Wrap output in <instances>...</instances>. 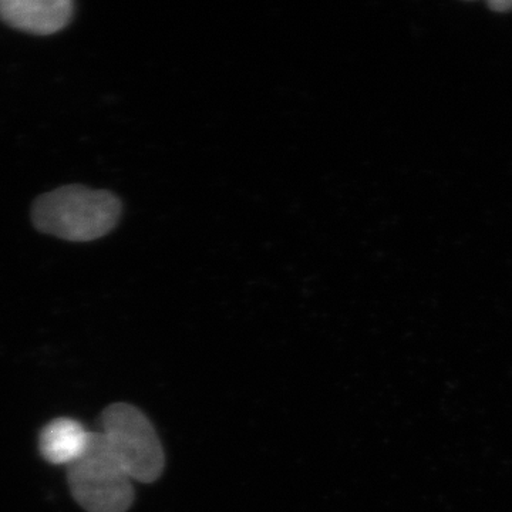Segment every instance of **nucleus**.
Listing matches in <instances>:
<instances>
[{
  "instance_id": "obj_2",
  "label": "nucleus",
  "mask_w": 512,
  "mask_h": 512,
  "mask_svg": "<svg viewBox=\"0 0 512 512\" xmlns=\"http://www.w3.org/2000/svg\"><path fill=\"white\" fill-rule=\"evenodd\" d=\"M99 433L131 480L151 484L163 474L165 456L153 423L133 404L114 403L103 410Z\"/></svg>"
},
{
  "instance_id": "obj_4",
  "label": "nucleus",
  "mask_w": 512,
  "mask_h": 512,
  "mask_svg": "<svg viewBox=\"0 0 512 512\" xmlns=\"http://www.w3.org/2000/svg\"><path fill=\"white\" fill-rule=\"evenodd\" d=\"M72 0H0V20L32 35H55L73 18Z\"/></svg>"
},
{
  "instance_id": "obj_6",
  "label": "nucleus",
  "mask_w": 512,
  "mask_h": 512,
  "mask_svg": "<svg viewBox=\"0 0 512 512\" xmlns=\"http://www.w3.org/2000/svg\"><path fill=\"white\" fill-rule=\"evenodd\" d=\"M488 8L497 13H507L512 9L511 0H497V2L488 3Z\"/></svg>"
},
{
  "instance_id": "obj_1",
  "label": "nucleus",
  "mask_w": 512,
  "mask_h": 512,
  "mask_svg": "<svg viewBox=\"0 0 512 512\" xmlns=\"http://www.w3.org/2000/svg\"><path fill=\"white\" fill-rule=\"evenodd\" d=\"M123 204L113 192L72 184L40 195L32 208L37 231L72 242L106 237L119 224Z\"/></svg>"
},
{
  "instance_id": "obj_5",
  "label": "nucleus",
  "mask_w": 512,
  "mask_h": 512,
  "mask_svg": "<svg viewBox=\"0 0 512 512\" xmlns=\"http://www.w3.org/2000/svg\"><path fill=\"white\" fill-rule=\"evenodd\" d=\"M90 434L79 421L59 417L43 427L39 436L40 454L53 466L69 467L83 456Z\"/></svg>"
},
{
  "instance_id": "obj_3",
  "label": "nucleus",
  "mask_w": 512,
  "mask_h": 512,
  "mask_svg": "<svg viewBox=\"0 0 512 512\" xmlns=\"http://www.w3.org/2000/svg\"><path fill=\"white\" fill-rule=\"evenodd\" d=\"M131 481L99 431H92L83 456L67 467L70 493L87 512L130 510L136 498Z\"/></svg>"
}]
</instances>
